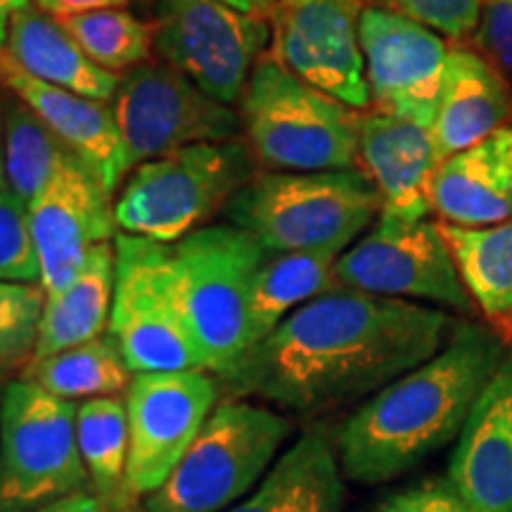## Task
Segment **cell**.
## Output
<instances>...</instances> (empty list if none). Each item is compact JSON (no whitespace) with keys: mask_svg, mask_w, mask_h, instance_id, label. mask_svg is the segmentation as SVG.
Listing matches in <instances>:
<instances>
[{"mask_svg":"<svg viewBox=\"0 0 512 512\" xmlns=\"http://www.w3.org/2000/svg\"><path fill=\"white\" fill-rule=\"evenodd\" d=\"M31 0H0V17H12L17 10L29 8Z\"/></svg>","mask_w":512,"mask_h":512,"instance_id":"obj_39","label":"cell"},{"mask_svg":"<svg viewBox=\"0 0 512 512\" xmlns=\"http://www.w3.org/2000/svg\"><path fill=\"white\" fill-rule=\"evenodd\" d=\"M456 328L444 309L339 287L287 316L216 380L233 399L316 418L430 361Z\"/></svg>","mask_w":512,"mask_h":512,"instance_id":"obj_1","label":"cell"},{"mask_svg":"<svg viewBox=\"0 0 512 512\" xmlns=\"http://www.w3.org/2000/svg\"><path fill=\"white\" fill-rule=\"evenodd\" d=\"M8 31H10V17H0V50L8 46Z\"/></svg>","mask_w":512,"mask_h":512,"instance_id":"obj_41","label":"cell"},{"mask_svg":"<svg viewBox=\"0 0 512 512\" xmlns=\"http://www.w3.org/2000/svg\"><path fill=\"white\" fill-rule=\"evenodd\" d=\"M332 252L266 254L249 304V349L266 339L287 316L320 294L339 290ZM247 349V351H249Z\"/></svg>","mask_w":512,"mask_h":512,"instance_id":"obj_26","label":"cell"},{"mask_svg":"<svg viewBox=\"0 0 512 512\" xmlns=\"http://www.w3.org/2000/svg\"><path fill=\"white\" fill-rule=\"evenodd\" d=\"M344 472L323 430L304 432L271 465L249 498L228 512H342Z\"/></svg>","mask_w":512,"mask_h":512,"instance_id":"obj_22","label":"cell"},{"mask_svg":"<svg viewBox=\"0 0 512 512\" xmlns=\"http://www.w3.org/2000/svg\"><path fill=\"white\" fill-rule=\"evenodd\" d=\"M169 247L178 297L204 368L223 377L249 349V304L264 247L230 223H211Z\"/></svg>","mask_w":512,"mask_h":512,"instance_id":"obj_6","label":"cell"},{"mask_svg":"<svg viewBox=\"0 0 512 512\" xmlns=\"http://www.w3.org/2000/svg\"><path fill=\"white\" fill-rule=\"evenodd\" d=\"M76 441L93 494L117 505H138L128 489V413L119 396L83 401L76 408Z\"/></svg>","mask_w":512,"mask_h":512,"instance_id":"obj_28","label":"cell"},{"mask_svg":"<svg viewBox=\"0 0 512 512\" xmlns=\"http://www.w3.org/2000/svg\"><path fill=\"white\" fill-rule=\"evenodd\" d=\"M358 41L373 112L430 128L451 50L444 38L392 10L366 5Z\"/></svg>","mask_w":512,"mask_h":512,"instance_id":"obj_15","label":"cell"},{"mask_svg":"<svg viewBox=\"0 0 512 512\" xmlns=\"http://www.w3.org/2000/svg\"><path fill=\"white\" fill-rule=\"evenodd\" d=\"M8 373H10V368H8V366H3V363H0V380H3V377L8 375Z\"/></svg>","mask_w":512,"mask_h":512,"instance_id":"obj_42","label":"cell"},{"mask_svg":"<svg viewBox=\"0 0 512 512\" xmlns=\"http://www.w3.org/2000/svg\"><path fill=\"white\" fill-rule=\"evenodd\" d=\"M0 188L5 185V159H3V93H0Z\"/></svg>","mask_w":512,"mask_h":512,"instance_id":"obj_40","label":"cell"},{"mask_svg":"<svg viewBox=\"0 0 512 512\" xmlns=\"http://www.w3.org/2000/svg\"><path fill=\"white\" fill-rule=\"evenodd\" d=\"M5 50L24 72L50 86L107 105L117 95L121 76L98 67L67 34V29L34 3L10 17Z\"/></svg>","mask_w":512,"mask_h":512,"instance_id":"obj_23","label":"cell"},{"mask_svg":"<svg viewBox=\"0 0 512 512\" xmlns=\"http://www.w3.org/2000/svg\"><path fill=\"white\" fill-rule=\"evenodd\" d=\"M370 512H470L446 479L425 482L396 491L380 501Z\"/></svg>","mask_w":512,"mask_h":512,"instance_id":"obj_35","label":"cell"},{"mask_svg":"<svg viewBox=\"0 0 512 512\" xmlns=\"http://www.w3.org/2000/svg\"><path fill=\"white\" fill-rule=\"evenodd\" d=\"M242 138L261 171L309 174L358 166V117L264 57L240 100Z\"/></svg>","mask_w":512,"mask_h":512,"instance_id":"obj_4","label":"cell"},{"mask_svg":"<svg viewBox=\"0 0 512 512\" xmlns=\"http://www.w3.org/2000/svg\"><path fill=\"white\" fill-rule=\"evenodd\" d=\"M505 351L484 323H458L439 354L375 392L339 427L344 477L392 482L458 439Z\"/></svg>","mask_w":512,"mask_h":512,"instance_id":"obj_2","label":"cell"},{"mask_svg":"<svg viewBox=\"0 0 512 512\" xmlns=\"http://www.w3.org/2000/svg\"><path fill=\"white\" fill-rule=\"evenodd\" d=\"M259 174L245 138L200 143L133 166L114 200L117 230L176 245L223 214Z\"/></svg>","mask_w":512,"mask_h":512,"instance_id":"obj_5","label":"cell"},{"mask_svg":"<svg viewBox=\"0 0 512 512\" xmlns=\"http://www.w3.org/2000/svg\"><path fill=\"white\" fill-rule=\"evenodd\" d=\"M76 408L24 377L0 389V512H41L93 491L76 441Z\"/></svg>","mask_w":512,"mask_h":512,"instance_id":"obj_8","label":"cell"},{"mask_svg":"<svg viewBox=\"0 0 512 512\" xmlns=\"http://www.w3.org/2000/svg\"><path fill=\"white\" fill-rule=\"evenodd\" d=\"M29 223L48 297L67 290L91 249L119 233L112 195L76 155L62 159L29 204Z\"/></svg>","mask_w":512,"mask_h":512,"instance_id":"obj_16","label":"cell"},{"mask_svg":"<svg viewBox=\"0 0 512 512\" xmlns=\"http://www.w3.org/2000/svg\"><path fill=\"white\" fill-rule=\"evenodd\" d=\"M117 252L114 240L91 249L81 273L67 290L48 297L31 361L93 342L110 330Z\"/></svg>","mask_w":512,"mask_h":512,"instance_id":"obj_25","label":"cell"},{"mask_svg":"<svg viewBox=\"0 0 512 512\" xmlns=\"http://www.w3.org/2000/svg\"><path fill=\"white\" fill-rule=\"evenodd\" d=\"M214 3H221L226 5V8L238 10L242 15L264 17V19H271L275 8H278V0H214Z\"/></svg>","mask_w":512,"mask_h":512,"instance_id":"obj_38","label":"cell"},{"mask_svg":"<svg viewBox=\"0 0 512 512\" xmlns=\"http://www.w3.org/2000/svg\"><path fill=\"white\" fill-rule=\"evenodd\" d=\"M22 377L57 399L91 401L128 392L133 373L126 366L117 342L107 332L93 342L29 361L22 368Z\"/></svg>","mask_w":512,"mask_h":512,"instance_id":"obj_27","label":"cell"},{"mask_svg":"<svg viewBox=\"0 0 512 512\" xmlns=\"http://www.w3.org/2000/svg\"><path fill=\"white\" fill-rule=\"evenodd\" d=\"M221 384L207 370L133 375L126 392L128 489L157 491L216 408Z\"/></svg>","mask_w":512,"mask_h":512,"instance_id":"obj_13","label":"cell"},{"mask_svg":"<svg viewBox=\"0 0 512 512\" xmlns=\"http://www.w3.org/2000/svg\"><path fill=\"white\" fill-rule=\"evenodd\" d=\"M271 41V19L242 15L214 0H169L155 27L159 60L228 107H240Z\"/></svg>","mask_w":512,"mask_h":512,"instance_id":"obj_12","label":"cell"},{"mask_svg":"<svg viewBox=\"0 0 512 512\" xmlns=\"http://www.w3.org/2000/svg\"><path fill=\"white\" fill-rule=\"evenodd\" d=\"M358 166L377 188L380 216L427 219L432 211V178L439 166L430 128L382 112H361Z\"/></svg>","mask_w":512,"mask_h":512,"instance_id":"obj_19","label":"cell"},{"mask_svg":"<svg viewBox=\"0 0 512 512\" xmlns=\"http://www.w3.org/2000/svg\"><path fill=\"white\" fill-rule=\"evenodd\" d=\"M98 67L112 74H126L150 62L155 50V27L126 8L83 12L57 19Z\"/></svg>","mask_w":512,"mask_h":512,"instance_id":"obj_30","label":"cell"},{"mask_svg":"<svg viewBox=\"0 0 512 512\" xmlns=\"http://www.w3.org/2000/svg\"><path fill=\"white\" fill-rule=\"evenodd\" d=\"M512 124V88L501 69L475 48L448 50L430 133L439 164Z\"/></svg>","mask_w":512,"mask_h":512,"instance_id":"obj_20","label":"cell"},{"mask_svg":"<svg viewBox=\"0 0 512 512\" xmlns=\"http://www.w3.org/2000/svg\"><path fill=\"white\" fill-rule=\"evenodd\" d=\"M382 202L361 166L309 174L259 171L223 209L266 254H342L380 219Z\"/></svg>","mask_w":512,"mask_h":512,"instance_id":"obj_3","label":"cell"},{"mask_svg":"<svg viewBox=\"0 0 512 512\" xmlns=\"http://www.w3.org/2000/svg\"><path fill=\"white\" fill-rule=\"evenodd\" d=\"M74 155L22 100L3 95L5 185L24 204L46 188L62 159Z\"/></svg>","mask_w":512,"mask_h":512,"instance_id":"obj_29","label":"cell"},{"mask_svg":"<svg viewBox=\"0 0 512 512\" xmlns=\"http://www.w3.org/2000/svg\"><path fill=\"white\" fill-rule=\"evenodd\" d=\"M441 223L491 228L512 219V124L444 159L432 178Z\"/></svg>","mask_w":512,"mask_h":512,"instance_id":"obj_21","label":"cell"},{"mask_svg":"<svg viewBox=\"0 0 512 512\" xmlns=\"http://www.w3.org/2000/svg\"><path fill=\"white\" fill-rule=\"evenodd\" d=\"M41 512H145L140 510L138 505H117L105 501V498L93 494V491H83V494L62 498L48 508H43Z\"/></svg>","mask_w":512,"mask_h":512,"instance_id":"obj_37","label":"cell"},{"mask_svg":"<svg viewBox=\"0 0 512 512\" xmlns=\"http://www.w3.org/2000/svg\"><path fill=\"white\" fill-rule=\"evenodd\" d=\"M477 46L505 74H512V0H484Z\"/></svg>","mask_w":512,"mask_h":512,"instance_id":"obj_34","label":"cell"},{"mask_svg":"<svg viewBox=\"0 0 512 512\" xmlns=\"http://www.w3.org/2000/svg\"><path fill=\"white\" fill-rule=\"evenodd\" d=\"M38 10L55 19L83 15V12L110 10V8H126L136 0H31Z\"/></svg>","mask_w":512,"mask_h":512,"instance_id":"obj_36","label":"cell"},{"mask_svg":"<svg viewBox=\"0 0 512 512\" xmlns=\"http://www.w3.org/2000/svg\"><path fill=\"white\" fill-rule=\"evenodd\" d=\"M0 280L41 283L29 207L8 188H0Z\"/></svg>","mask_w":512,"mask_h":512,"instance_id":"obj_32","label":"cell"},{"mask_svg":"<svg viewBox=\"0 0 512 512\" xmlns=\"http://www.w3.org/2000/svg\"><path fill=\"white\" fill-rule=\"evenodd\" d=\"M375 3L377 8L392 10L432 29L441 38L460 43L477 34L484 0H375Z\"/></svg>","mask_w":512,"mask_h":512,"instance_id":"obj_33","label":"cell"},{"mask_svg":"<svg viewBox=\"0 0 512 512\" xmlns=\"http://www.w3.org/2000/svg\"><path fill=\"white\" fill-rule=\"evenodd\" d=\"M335 278L344 290L415 304L430 302L477 318L439 221L380 216L361 240L339 254Z\"/></svg>","mask_w":512,"mask_h":512,"instance_id":"obj_10","label":"cell"},{"mask_svg":"<svg viewBox=\"0 0 512 512\" xmlns=\"http://www.w3.org/2000/svg\"><path fill=\"white\" fill-rule=\"evenodd\" d=\"M446 482L470 512H512V354L472 408Z\"/></svg>","mask_w":512,"mask_h":512,"instance_id":"obj_18","label":"cell"},{"mask_svg":"<svg viewBox=\"0 0 512 512\" xmlns=\"http://www.w3.org/2000/svg\"><path fill=\"white\" fill-rule=\"evenodd\" d=\"M477 316L505 349H512V219L491 228L441 223Z\"/></svg>","mask_w":512,"mask_h":512,"instance_id":"obj_24","label":"cell"},{"mask_svg":"<svg viewBox=\"0 0 512 512\" xmlns=\"http://www.w3.org/2000/svg\"><path fill=\"white\" fill-rule=\"evenodd\" d=\"M117 275L110 335L133 375L207 370L178 297L171 247L114 235Z\"/></svg>","mask_w":512,"mask_h":512,"instance_id":"obj_9","label":"cell"},{"mask_svg":"<svg viewBox=\"0 0 512 512\" xmlns=\"http://www.w3.org/2000/svg\"><path fill=\"white\" fill-rule=\"evenodd\" d=\"M48 294L41 283L0 280V363L10 370L34 358Z\"/></svg>","mask_w":512,"mask_h":512,"instance_id":"obj_31","label":"cell"},{"mask_svg":"<svg viewBox=\"0 0 512 512\" xmlns=\"http://www.w3.org/2000/svg\"><path fill=\"white\" fill-rule=\"evenodd\" d=\"M363 0H278L268 57L356 112L370 107L358 19Z\"/></svg>","mask_w":512,"mask_h":512,"instance_id":"obj_14","label":"cell"},{"mask_svg":"<svg viewBox=\"0 0 512 512\" xmlns=\"http://www.w3.org/2000/svg\"><path fill=\"white\" fill-rule=\"evenodd\" d=\"M110 107L131 166L190 145L242 138L238 107L209 98L166 62L121 74Z\"/></svg>","mask_w":512,"mask_h":512,"instance_id":"obj_11","label":"cell"},{"mask_svg":"<svg viewBox=\"0 0 512 512\" xmlns=\"http://www.w3.org/2000/svg\"><path fill=\"white\" fill-rule=\"evenodd\" d=\"M0 88L22 100L114 195L131 174V159L107 102L88 100L38 81L0 50Z\"/></svg>","mask_w":512,"mask_h":512,"instance_id":"obj_17","label":"cell"},{"mask_svg":"<svg viewBox=\"0 0 512 512\" xmlns=\"http://www.w3.org/2000/svg\"><path fill=\"white\" fill-rule=\"evenodd\" d=\"M292 430L290 418L259 403L221 401L145 512L228 510L264 479Z\"/></svg>","mask_w":512,"mask_h":512,"instance_id":"obj_7","label":"cell"}]
</instances>
